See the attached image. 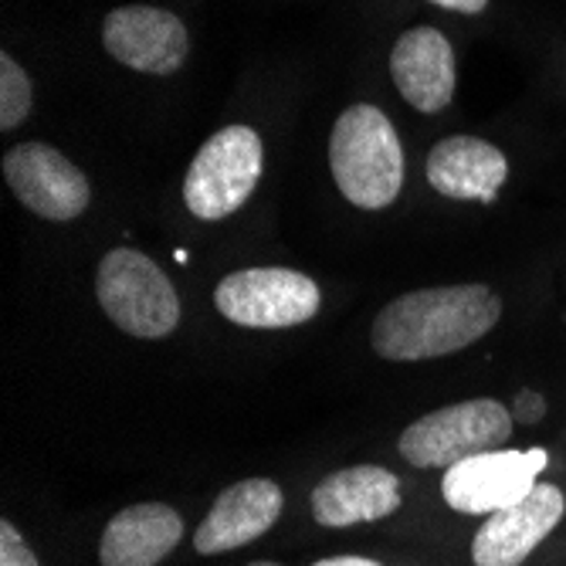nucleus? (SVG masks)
<instances>
[{"mask_svg":"<svg viewBox=\"0 0 566 566\" xmlns=\"http://www.w3.org/2000/svg\"><path fill=\"white\" fill-rule=\"evenodd\" d=\"M4 180L24 208L44 221H75L92 200L85 174L48 143H21L8 149Z\"/></svg>","mask_w":566,"mask_h":566,"instance_id":"obj_8","label":"nucleus"},{"mask_svg":"<svg viewBox=\"0 0 566 566\" xmlns=\"http://www.w3.org/2000/svg\"><path fill=\"white\" fill-rule=\"evenodd\" d=\"M428 184L451 200L492 203L509 177L505 153L479 136H448L428 153Z\"/></svg>","mask_w":566,"mask_h":566,"instance_id":"obj_14","label":"nucleus"},{"mask_svg":"<svg viewBox=\"0 0 566 566\" xmlns=\"http://www.w3.org/2000/svg\"><path fill=\"white\" fill-rule=\"evenodd\" d=\"M313 566H384L370 556H329V559H319Z\"/></svg>","mask_w":566,"mask_h":566,"instance_id":"obj_20","label":"nucleus"},{"mask_svg":"<svg viewBox=\"0 0 566 566\" xmlns=\"http://www.w3.org/2000/svg\"><path fill=\"white\" fill-rule=\"evenodd\" d=\"M102 44L119 65L146 75H174L190 51L184 21L174 11L146 4L116 8L102 21Z\"/></svg>","mask_w":566,"mask_h":566,"instance_id":"obj_9","label":"nucleus"},{"mask_svg":"<svg viewBox=\"0 0 566 566\" xmlns=\"http://www.w3.org/2000/svg\"><path fill=\"white\" fill-rule=\"evenodd\" d=\"M431 4L458 11V14H482L489 8V0H431Z\"/></svg>","mask_w":566,"mask_h":566,"instance_id":"obj_19","label":"nucleus"},{"mask_svg":"<svg viewBox=\"0 0 566 566\" xmlns=\"http://www.w3.org/2000/svg\"><path fill=\"white\" fill-rule=\"evenodd\" d=\"M516 418L520 421H530V424L543 418V400L533 390H523L520 394V400H516Z\"/></svg>","mask_w":566,"mask_h":566,"instance_id":"obj_18","label":"nucleus"},{"mask_svg":"<svg viewBox=\"0 0 566 566\" xmlns=\"http://www.w3.org/2000/svg\"><path fill=\"white\" fill-rule=\"evenodd\" d=\"M390 78L418 113H441L454 98V48L438 28H410L390 51Z\"/></svg>","mask_w":566,"mask_h":566,"instance_id":"obj_12","label":"nucleus"},{"mask_svg":"<svg viewBox=\"0 0 566 566\" xmlns=\"http://www.w3.org/2000/svg\"><path fill=\"white\" fill-rule=\"evenodd\" d=\"M546 461L549 454L543 448L485 451V454H475L451 465L448 475L441 479V495L454 512H465V516H492L499 509L523 502L539 485Z\"/></svg>","mask_w":566,"mask_h":566,"instance_id":"obj_7","label":"nucleus"},{"mask_svg":"<svg viewBox=\"0 0 566 566\" xmlns=\"http://www.w3.org/2000/svg\"><path fill=\"white\" fill-rule=\"evenodd\" d=\"M329 167L353 208L384 211L403 187V146L394 123L370 102L349 106L329 136Z\"/></svg>","mask_w":566,"mask_h":566,"instance_id":"obj_2","label":"nucleus"},{"mask_svg":"<svg viewBox=\"0 0 566 566\" xmlns=\"http://www.w3.org/2000/svg\"><path fill=\"white\" fill-rule=\"evenodd\" d=\"M566 495L553 482H539L523 502L499 509L472 539L475 566H523L536 546L563 523Z\"/></svg>","mask_w":566,"mask_h":566,"instance_id":"obj_10","label":"nucleus"},{"mask_svg":"<svg viewBox=\"0 0 566 566\" xmlns=\"http://www.w3.org/2000/svg\"><path fill=\"white\" fill-rule=\"evenodd\" d=\"M0 566H41L14 523H0Z\"/></svg>","mask_w":566,"mask_h":566,"instance_id":"obj_17","label":"nucleus"},{"mask_svg":"<svg viewBox=\"0 0 566 566\" xmlns=\"http://www.w3.org/2000/svg\"><path fill=\"white\" fill-rule=\"evenodd\" d=\"M282 505V489L272 479H244L218 495L193 533V549L200 556H218L248 546L279 523Z\"/></svg>","mask_w":566,"mask_h":566,"instance_id":"obj_11","label":"nucleus"},{"mask_svg":"<svg viewBox=\"0 0 566 566\" xmlns=\"http://www.w3.org/2000/svg\"><path fill=\"white\" fill-rule=\"evenodd\" d=\"M95 295L126 336L164 339L180 326V298L164 269L136 248H113L98 262Z\"/></svg>","mask_w":566,"mask_h":566,"instance_id":"obj_3","label":"nucleus"},{"mask_svg":"<svg viewBox=\"0 0 566 566\" xmlns=\"http://www.w3.org/2000/svg\"><path fill=\"white\" fill-rule=\"evenodd\" d=\"M400 509V479L380 465L333 472L313 489V516L326 530L380 523Z\"/></svg>","mask_w":566,"mask_h":566,"instance_id":"obj_13","label":"nucleus"},{"mask_svg":"<svg viewBox=\"0 0 566 566\" xmlns=\"http://www.w3.org/2000/svg\"><path fill=\"white\" fill-rule=\"evenodd\" d=\"M265 170V146L251 126H224L197 149L184 177V203L200 221H224L254 193Z\"/></svg>","mask_w":566,"mask_h":566,"instance_id":"obj_4","label":"nucleus"},{"mask_svg":"<svg viewBox=\"0 0 566 566\" xmlns=\"http://www.w3.org/2000/svg\"><path fill=\"white\" fill-rule=\"evenodd\" d=\"M512 438V415L492 397L461 400L418 418L400 434V454L415 469H451L458 461L499 451Z\"/></svg>","mask_w":566,"mask_h":566,"instance_id":"obj_5","label":"nucleus"},{"mask_svg":"<svg viewBox=\"0 0 566 566\" xmlns=\"http://www.w3.org/2000/svg\"><path fill=\"white\" fill-rule=\"evenodd\" d=\"M248 566H279V563H269V559H259V563H248Z\"/></svg>","mask_w":566,"mask_h":566,"instance_id":"obj_21","label":"nucleus"},{"mask_svg":"<svg viewBox=\"0 0 566 566\" xmlns=\"http://www.w3.org/2000/svg\"><path fill=\"white\" fill-rule=\"evenodd\" d=\"M218 313L244 329H292L323 305L319 285L295 269H241L218 282Z\"/></svg>","mask_w":566,"mask_h":566,"instance_id":"obj_6","label":"nucleus"},{"mask_svg":"<svg viewBox=\"0 0 566 566\" xmlns=\"http://www.w3.org/2000/svg\"><path fill=\"white\" fill-rule=\"evenodd\" d=\"M184 539L180 512L164 502H139L109 520L102 530V566H157Z\"/></svg>","mask_w":566,"mask_h":566,"instance_id":"obj_15","label":"nucleus"},{"mask_svg":"<svg viewBox=\"0 0 566 566\" xmlns=\"http://www.w3.org/2000/svg\"><path fill=\"white\" fill-rule=\"evenodd\" d=\"M502 316L489 285H438L387 302L370 329L374 349L394 364L438 359L479 343Z\"/></svg>","mask_w":566,"mask_h":566,"instance_id":"obj_1","label":"nucleus"},{"mask_svg":"<svg viewBox=\"0 0 566 566\" xmlns=\"http://www.w3.org/2000/svg\"><path fill=\"white\" fill-rule=\"evenodd\" d=\"M31 78L28 72L11 59L0 55V129H14L31 113Z\"/></svg>","mask_w":566,"mask_h":566,"instance_id":"obj_16","label":"nucleus"}]
</instances>
